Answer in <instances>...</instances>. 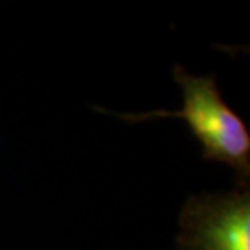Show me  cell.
Wrapping results in <instances>:
<instances>
[{"label": "cell", "instance_id": "obj_2", "mask_svg": "<svg viewBox=\"0 0 250 250\" xmlns=\"http://www.w3.org/2000/svg\"><path fill=\"white\" fill-rule=\"evenodd\" d=\"M181 226V250H250L249 193L188 200Z\"/></svg>", "mask_w": 250, "mask_h": 250}, {"label": "cell", "instance_id": "obj_1", "mask_svg": "<svg viewBox=\"0 0 250 250\" xmlns=\"http://www.w3.org/2000/svg\"><path fill=\"white\" fill-rule=\"evenodd\" d=\"M174 78L184 93L181 111H151L124 114V121L140 122L154 117L184 119L203 146V156L234 167L244 177L250 172V137L247 127L223 101L211 77H195L182 67L174 68Z\"/></svg>", "mask_w": 250, "mask_h": 250}]
</instances>
